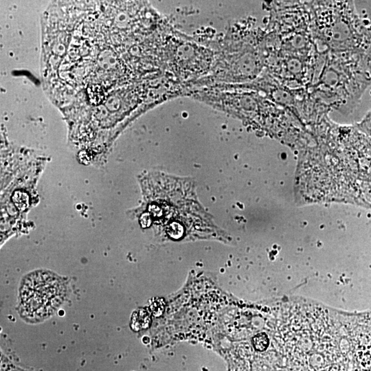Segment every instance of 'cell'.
Segmentation results:
<instances>
[{
	"instance_id": "obj_1",
	"label": "cell",
	"mask_w": 371,
	"mask_h": 371,
	"mask_svg": "<svg viewBox=\"0 0 371 371\" xmlns=\"http://www.w3.org/2000/svg\"><path fill=\"white\" fill-rule=\"evenodd\" d=\"M64 295L63 282L54 273L36 271L28 275L20 289L21 311L30 319L41 320L51 315Z\"/></svg>"
},
{
	"instance_id": "obj_2",
	"label": "cell",
	"mask_w": 371,
	"mask_h": 371,
	"mask_svg": "<svg viewBox=\"0 0 371 371\" xmlns=\"http://www.w3.org/2000/svg\"><path fill=\"white\" fill-rule=\"evenodd\" d=\"M150 323L148 312L144 308H139L133 312L131 319V327L135 331L146 328Z\"/></svg>"
},
{
	"instance_id": "obj_5",
	"label": "cell",
	"mask_w": 371,
	"mask_h": 371,
	"mask_svg": "<svg viewBox=\"0 0 371 371\" xmlns=\"http://www.w3.org/2000/svg\"><path fill=\"white\" fill-rule=\"evenodd\" d=\"M253 344L257 350L263 351L269 345V339L265 333H260L254 337Z\"/></svg>"
},
{
	"instance_id": "obj_4",
	"label": "cell",
	"mask_w": 371,
	"mask_h": 371,
	"mask_svg": "<svg viewBox=\"0 0 371 371\" xmlns=\"http://www.w3.org/2000/svg\"><path fill=\"white\" fill-rule=\"evenodd\" d=\"M150 308L153 314L155 316H160L164 310L165 303L162 298H153L150 302Z\"/></svg>"
},
{
	"instance_id": "obj_3",
	"label": "cell",
	"mask_w": 371,
	"mask_h": 371,
	"mask_svg": "<svg viewBox=\"0 0 371 371\" xmlns=\"http://www.w3.org/2000/svg\"><path fill=\"white\" fill-rule=\"evenodd\" d=\"M12 202L20 211H25L30 205V196L26 192L17 190L12 194Z\"/></svg>"
}]
</instances>
